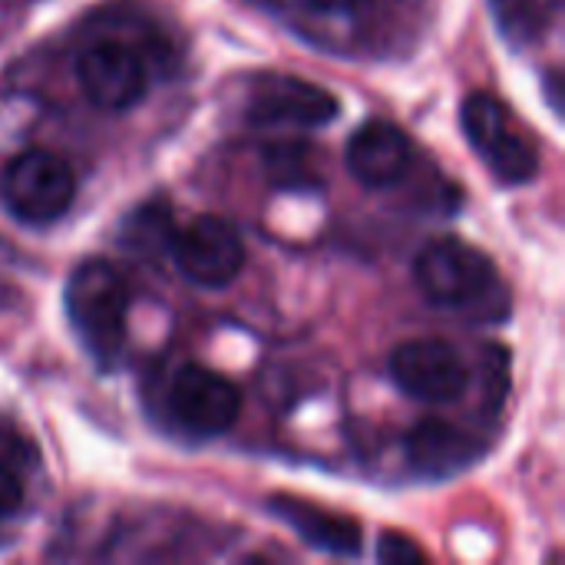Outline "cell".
I'll list each match as a JSON object with an SVG mask.
<instances>
[{
	"mask_svg": "<svg viewBox=\"0 0 565 565\" xmlns=\"http://www.w3.org/2000/svg\"><path fill=\"white\" fill-rule=\"evenodd\" d=\"M377 559H381V563H424L427 553H424L414 540L397 536V533H387V536L381 540V546H377Z\"/></svg>",
	"mask_w": 565,
	"mask_h": 565,
	"instance_id": "cell-15",
	"label": "cell"
},
{
	"mask_svg": "<svg viewBox=\"0 0 565 565\" xmlns=\"http://www.w3.org/2000/svg\"><path fill=\"white\" fill-rule=\"evenodd\" d=\"M503 36L516 46L540 43L556 23L559 0H490Z\"/></svg>",
	"mask_w": 565,
	"mask_h": 565,
	"instance_id": "cell-13",
	"label": "cell"
},
{
	"mask_svg": "<svg viewBox=\"0 0 565 565\" xmlns=\"http://www.w3.org/2000/svg\"><path fill=\"white\" fill-rule=\"evenodd\" d=\"M268 507L308 546L331 553V556H358L361 553V526L354 520L338 516V513H324V510H318L305 500H295V497H275V500H268Z\"/></svg>",
	"mask_w": 565,
	"mask_h": 565,
	"instance_id": "cell-11",
	"label": "cell"
},
{
	"mask_svg": "<svg viewBox=\"0 0 565 565\" xmlns=\"http://www.w3.org/2000/svg\"><path fill=\"white\" fill-rule=\"evenodd\" d=\"M301 3L318 10V13H348L358 7V0H301Z\"/></svg>",
	"mask_w": 565,
	"mask_h": 565,
	"instance_id": "cell-17",
	"label": "cell"
},
{
	"mask_svg": "<svg viewBox=\"0 0 565 565\" xmlns=\"http://www.w3.org/2000/svg\"><path fill=\"white\" fill-rule=\"evenodd\" d=\"M172 212L166 205H146L136 215L126 218L122 228V242L129 245V252L139 255H169L172 248Z\"/></svg>",
	"mask_w": 565,
	"mask_h": 565,
	"instance_id": "cell-14",
	"label": "cell"
},
{
	"mask_svg": "<svg viewBox=\"0 0 565 565\" xmlns=\"http://www.w3.org/2000/svg\"><path fill=\"white\" fill-rule=\"evenodd\" d=\"M341 103L331 89L298 76H265L248 103V122L262 129H315L338 116Z\"/></svg>",
	"mask_w": 565,
	"mask_h": 565,
	"instance_id": "cell-9",
	"label": "cell"
},
{
	"mask_svg": "<svg viewBox=\"0 0 565 565\" xmlns=\"http://www.w3.org/2000/svg\"><path fill=\"white\" fill-rule=\"evenodd\" d=\"M460 122L473 152L487 162V169L500 182L523 185L536 175L540 156L533 142L520 132L503 99H497L493 93H470L460 106Z\"/></svg>",
	"mask_w": 565,
	"mask_h": 565,
	"instance_id": "cell-3",
	"label": "cell"
},
{
	"mask_svg": "<svg viewBox=\"0 0 565 565\" xmlns=\"http://www.w3.org/2000/svg\"><path fill=\"white\" fill-rule=\"evenodd\" d=\"M169 407L185 430L199 437H218L238 420L242 394L225 374L209 371L202 364H185L172 377Z\"/></svg>",
	"mask_w": 565,
	"mask_h": 565,
	"instance_id": "cell-8",
	"label": "cell"
},
{
	"mask_svg": "<svg viewBox=\"0 0 565 565\" xmlns=\"http://www.w3.org/2000/svg\"><path fill=\"white\" fill-rule=\"evenodd\" d=\"M23 507V487L13 477V470L7 463H0V520L13 516Z\"/></svg>",
	"mask_w": 565,
	"mask_h": 565,
	"instance_id": "cell-16",
	"label": "cell"
},
{
	"mask_svg": "<svg viewBox=\"0 0 565 565\" xmlns=\"http://www.w3.org/2000/svg\"><path fill=\"white\" fill-rule=\"evenodd\" d=\"M0 195L23 225H50L73 205L76 175L56 152L26 149L7 162Z\"/></svg>",
	"mask_w": 565,
	"mask_h": 565,
	"instance_id": "cell-4",
	"label": "cell"
},
{
	"mask_svg": "<svg viewBox=\"0 0 565 565\" xmlns=\"http://www.w3.org/2000/svg\"><path fill=\"white\" fill-rule=\"evenodd\" d=\"M414 146L407 132L387 119H367L348 139V169L367 189H391L407 179Z\"/></svg>",
	"mask_w": 565,
	"mask_h": 565,
	"instance_id": "cell-10",
	"label": "cell"
},
{
	"mask_svg": "<svg viewBox=\"0 0 565 565\" xmlns=\"http://www.w3.org/2000/svg\"><path fill=\"white\" fill-rule=\"evenodd\" d=\"M477 440L447 420H420L407 434V460L420 477H450L477 460Z\"/></svg>",
	"mask_w": 565,
	"mask_h": 565,
	"instance_id": "cell-12",
	"label": "cell"
},
{
	"mask_svg": "<svg viewBox=\"0 0 565 565\" xmlns=\"http://www.w3.org/2000/svg\"><path fill=\"white\" fill-rule=\"evenodd\" d=\"M394 384L424 404H450L460 401L470 387V367L460 351L440 338H414L394 348L391 354Z\"/></svg>",
	"mask_w": 565,
	"mask_h": 565,
	"instance_id": "cell-7",
	"label": "cell"
},
{
	"mask_svg": "<svg viewBox=\"0 0 565 565\" xmlns=\"http://www.w3.org/2000/svg\"><path fill=\"white\" fill-rule=\"evenodd\" d=\"M175 268L202 288H225L245 265V242L238 228L222 215H199L172 235L169 248Z\"/></svg>",
	"mask_w": 565,
	"mask_h": 565,
	"instance_id": "cell-6",
	"label": "cell"
},
{
	"mask_svg": "<svg viewBox=\"0 0 565 565\" xmlns=\"http://www.w3.org/2000/svg\"><path fill=\"white\" fill-rule=\"evenodd\" d=\"M76 83L103 113H126L149 89L146 60L122 40H96L76 56Z\"/></svg>",
	"mask_w": 565,
	"mask_h": 565,
	"instance_id": "cell-5",
	"label": "cell"
},
{
	"mask_svg": "<svg viewBox=\"0 0 565 565\" xmlns=\"http://www.w3.org/2000/svg\"><path fill=\"white\" fill-rule=\"evenodd\" d=\"M414 281L424 298L450 311H487L500 295L497 265L463 238H434L414 262Z\"/></svg>",
	"mask_w": 565,
	"mask_h": 565,
	"instance_id": "cell-2",
	"label": "cell"
},
{
	"mask_svg": "<svg viewBox=\"0 0 565 565\" xmlns=\"http://www.w3.org/2000/svg\"><path fill=\"white\" fill-rule=\"evenodd\" d=\"M63 301L83 348L99 364H109L126 344V318L132 301L126 275L106 258H89L70 275Z\"/></svg>",
	"mask_w": 565,
	"mask_h": 565,
	"instance_id": "cell-1",
	"label": "cell"
}]
</instances>
